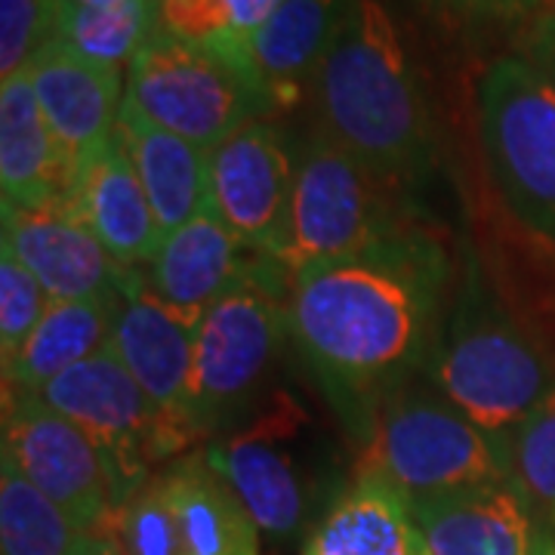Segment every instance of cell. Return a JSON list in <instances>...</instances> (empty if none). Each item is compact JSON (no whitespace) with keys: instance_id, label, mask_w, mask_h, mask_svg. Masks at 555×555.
Returning a JSON list of instances; mask_svg holds the SVG:
<instances>
[{"instance_id":"6da1fadb","label":"cell","mask_w":555,"mask_h":555,"mask_svg":"<svg viewBox=\"0 0 555 555\" xmlns=\"http://www.w3.org/2000/svg\"><path fill=\"white\" fill-rule=\"evenodd\" d=\"M451 259L423 225L291 278L287 331L343 426L367 444L383 404L429 371Z\"/></svg>"},{"instance_id":"7a4b0ae2","label":"cell","mask_w":555,"mask_h":555,"mask_svg":"<svg viewBox=\"0 0 555 555\" xmlns=\"http://www.w3.org/2000/svg\"><path fill=\"white\" fill-rule=\"evenodd\" d=\"M309 100L318 130L389 185L429 179L433 115L396 20L379 0H349Z\"/></svg>"},{"instance_id":"3957f363","label":"cell","mask_w":555,"mask_h":555,"mask_svg":"<svg viewBox=\"0 0 555 555\" xmlns=\"http://www.w3.org/2000/svg\"><path fill=\"white\" fill-rule=\"evenodd\" d=\"M429 377L503 454L521 420L553 392V371L534 339L466 259L454 306L441 324Z\"/></svg>"},{"instance_id":"277c9868","label":"cell","mask_w":555,"mask_h":555,"mask_svg":"<svg viewBox=\"0 0 555 555\" xmlns=\"http://www.w3.org/2000/svg\"><path fill=\"white\" fill-rule=\"evenodd\" d=\"M396 192V185L315 130L299 149L291 210L269 259L294 278L321 262L356 257L411 225Z\"/></svg>"},{"instance_id":"5b68a950","label":"cell","mask_w":555,"mask_h":555,"mask_svg":"<svg viewBox=\"0 0 555 555\" xmlns=\"http://www.w3.org/2000/svg\"><path fill=\"white\" fill-rule=\"evenodd\" d=\"M291 275L275 259L247 262L241 281L198 318L189 429L207 436L254 398L287 331Z\"/></svg>"},{"instance_id":"8992f818","label":"cell","mask_w":555,"mask_h":555,"mask_svg":"<svg viewBox=\"0 0 555 555\" xmlns=\"http://www.w3.org/2000/svg\"><path fill=\"white\" fill-rule=\"evenodd\" d=\"M31 396L93 438L105 463L115 513L158 476L152 473L155 466L167 463L195 438L177 420L160 414L112 346L50 379Z\"/></svg>"},{"instance_id":"52a82bcc","label":"cell","mask_w":555,"mask_h":555,"mask_svg":"<svg viewBox=\"0 0 555 555\" xmlns=\"http://www.w3.org/2000/svg\"><path fill=\"white\" fill-rule=\"evenodd\" d=\"M364 469L389 478L408 500L506 478L503 454L451 398L420 374L383 404L364 444Z\"/></svg>"},{"instance_id":"ba28073f","label":"cell","mask_w":555,"mask_h":555,"mask_svg":"<svg viewBox=\"0 0 555 555\" xmlns=\"http://www.w3.org/2000/svg\"><path fill=\"white\" fill-rule=\"evenodd\" d=\"M127 100L201 152L275 112L232 56L160 31L127 65Z\"/></svg>"},{"instance_id":"9c48e42d","label":"cell","mask_w":555,"mask_h":555,"mask_svg":"<svg viewBox=\"0 0 555 555\" xmlns=\"http://www.w3.org/2000/svg\"><path fill=\"white\" fill-rule=\"evenodd\" d=\"M478 127L506 207L555 244V83L525 56H503L478 80Z\"/></svg>"},{"instance_id":"30bf717a","label":"cell","mask_w":555,"mask_h":555,"mask_svg":"<svg viewBox=\"0 0 555 555\" xmlns=\"http://www.w3.org/2000/svg\"><path fill=\"white\" fill-rule=\"evenodd\" d=\"M83 528L112 534L115 503L93 438L31 392H7L3 454Z\"/></svg>"},{"instance_id":"8fae6325","label":"cell","mask_w":555,"mask_h":555,"mask_svg":"<svg viewBox=\"0 0 555 555\" xmlns=\"http://www.w3.org/2000/svg\"><path fill=\"white\" fill-rule=\"evenodd\" d=\"M210 210L257 257H272L291 210L297 155L269 120H254L207 152Z\"/></svg>"},{"instance_id":"7c38bea8","label":"cell","mask_w":555,"mask_h":555,"mask_svg":"<svg viewBox=\"0 0 555 555\" xmlns=\"http://www.w3.org/2000/svg\"><path fill=\"white\" fill-rule=\"evenodd\" d=\"M299 423L291 401H278L262 420L204 448L207 463L244 503L259 534L294 540L306 525V485L291 451Z\"/></svg>"},{"instance_id":"4fadbf2b","label":"cell","mask_w":555,"mask_h":555,"mask_svg":"<svg viewBox=\"0 0 555 555\" xmlns=\"http://www.w3.org/2000/svg\"><path fill=\"white\" fill-rule=\"evenodd\" d=\"M0 244H7L31 269L50 299H118L137 275L133 269L120 266L68 207H3Z\"/></svg>"},{"instance_id":"5bb4252c","label":"cell","mask_w":555,"mask_h":555,"mask_svg":"<svg viewBox=\"0 0 555 555\" xmlns=\"http://www.w3.org/2000/svg\"><path fill=\"white\" fill-rule=\"evenodd\" d=\"M198 321L152 294L145 275H133L120 294L112 327V352L155 401L160 414L189 429V386ZM192 433V429H189ZM195 436V433H192Z\"/></svg>"},{"instance_id":"9a60e30c","label":"cell","mask_w":555,"mask_h":555,"mask_svg":"<svg viewBox=\"0 0 555 555\" xmlns=\"http://www.w3.org/2000/svg\"><path fill=\"white\" fill-rule=\"evenodd\" d=\"M423 555H528L540 525L509 478L411 500Z\"/></svg>"},{"instance_id":"2e32d148","label":"cell","mask_w":555,"mask_h":555,"mask_svg":"<svg viewBox=\"0 0 555 555\" xmlns=\"http://www.w3.org/2000/svg\"><path fill=\"white\" fill-rule=\"evenodd\" d=\"M43 118L56 133L75 170L115 137L127 87L118 65L90 60L72 43L53 38L28 65Z\"/></svg>"},{"instance_id":"e0dca14e","label":"cell","mask_w":555,"mask_h":555,"mask_svg":"<svg viewBox=\"0 0 555 555\" xmlns=\"http://www.w3.org/2000/svg\"><path fill=\"white\" fill-rule=\"evenodd\" d=\"M349 0H281L272 16L225 56L257 80L272 108H294L312 93Z\"/></svg>"},{"instance_id":"ac0fdd59","label":"cell","mask_w":555,"mask_h":555,"mask_svg":"<svg viewBox=\"0 0 555 555\" xmlns=\"http://www.w3.org/2000/svg\"><path fill=\"white\" fill-rule=\"evenodd\" d=\"M65 207L100 238L120 266H149L158 254L164 241L158 217L118 130L75 170Z\"/></svg>"},{"instance_id":"d6986e66","label":"cell","mask_w":555,"mask_h":555,"mask_svg":"<svg viewBox=\"0 0 555 555\" xmlns=\"http://www.w3.org/2000/svg\"><path fill=\"white\" fill-rule=\"evenodd\" d=\"M75 164L43 118L28 72L0 80V192L3 207H65Z\"/></svg>"},{"instance_id":"ffe728a7","label":"cell","mask_w":555,"mask_h":555,"mask_svg":"<svg viewBox=\"0 0 555 555\" xmlns=\"http://www.w3.org/2000/svg\"><path fill=\"white\" fill-rule=\"evenodd\" d=\"M241 244L214 210H204L160 241L145 284L182 315L198 321L247 272Z\"/></svg>"},{"instance_id":"44dd1931","label":"cell","mask_w":555,"mask_h":555,"mask_svg":"<svg viewBox=\"0 0 555 555\" xmlns=\"http://www.w3.org/2000/svg\"><path fill=\"white\" fill-rule=\"evenodd\" d=\"M115 130L142 179L164 238L189 219L210 210L207 152H201L189 139L164 130L127 96Z\"/></svg>"},{"instance_id":"7402d4cb","label":"cell","mask_w":555,"mask_h":555,"mask_svg":"<svg viewBox=\"0 0 555 555\" xmlns=\"http://www.w3.org/2000/svg\"><path fill=\"white\" fill-rule=\"evenodd\" d=\"M302 555H423L411 500L389 478L361 466L309 534Z\"/></svg>"},{"instance_id":"603a6c76","label":"cell","mask_w":555,"mask_h":555,"mask_svg":"<svg viewBox=\"0 0 555 555\" xmlns=\"http://www.w3.org/2000/svg\"><path fill=\"white\" fill-rule=\"evenodd\" d=\"M160 478L177 516L182 555H266L257 521L204 451L177 456Z\"/></svg>"},{"instance_id":"cb8c5ba5","label":"cell","mask_w":555,"mask_h":555,"mask_svg":"<svg viewBox=\"0 0 555 555\" xmlns=\"http://www.w3.org/2000/svg\"><path fill=\"white\" fill-rule=\"evenodd\" d=\"M118 299H96V302L53 299L35 334L25 339L20 356L3 367L7 392L10 389L38 392L50 379L102 352L112 343Z\"/></svg>"},{"instance_id":"d4e9b609","label":"cell","mask_w":555,"mask_h":555,"mask_svg":"<svg viewBox=\"0 0 555 555\" xmlns=\"http://www.w3.org/2000/svg\"><path fill=\"white\" fill-rule=\"evenodd\" d=\"M0 555H120L115 534L83 528L0 456Z\"/></svg>"},{"instance_id":"484cf974","label":"cell","mask_w":555,"mask_h":555,"mask_svg":"<svg viewBox=\"0 0 555 555\" xmlns=\"http://www.w3.org/2000/svg\"><path fill=\"white\" fill-rule=\"evenodd\" d=\"M158 35V0L72 3L62 0L56 38L90 60L130 65L139 50Z\"/></svg>"},{"instance_id":"4316f807","label":"cell","mask_w":555,"mask_h":555,"mask_svg":"<svg viewBox=\"0 0 555 555\" xmlns=\"http://www.w3.org/2000/svg\"><path fill=\"white\" fill-rule=\"evenodd\" d=\"M281 0H158V31L229 53Z\"/></svg>"},{"instance_id":"83f0119b","label":"cell","mask_w":555,"mask_h":555,"mask_svg":"<svg viewBox=\"0 0 555 555\" xmlns=\"http://www.w3.org/2000/svg\"><path fill=\"white\" fill-rule=\"evenodd\" d=\"M506 478L546 525L555 518V386L503 448Z\"/></svg>"},{"instance_id":"f1b7e54d","label":"cell","mask_w":555,"mask_h":555,"mask_svg":"<svg viewBox=\"0 0 555 555\" xmlns=\"http://www.w3.org/2000/svg\"><path fill=\"white\" fill-rule=\"evenodd\" d=\"M120 555H182L179 528L160 473L112 521Z\"/></svg>"},{"instance_id":"f546056e","label":"cell","mask_w":555,"mask_h":555,"mask_svg":"<svg viewBox=\"0 0 555 555\" xmlns=\"http://www.w3.org/2000/svg\"><path fill=\"white\" fill-rule=\"evenodd\" d=\"M53 299L31 269L7 244H0V358L3 367L20 356Z\"/></svg>"},{"instance_id":"4dcf8cb0","label":"cell","mask_w":555,"mask_h":555,"mask_svg":"<svg viewBox=\"0 0 555 555\" xmlns=\"http://www.w3.org/2000/svg\"><path fill=\"white\" fill-rule=\"evenodd\" d=\"M62 0H0V80L28 72L31 60L56 38Z\"/></svg>"},{"instance_id":"1f68e13d","label":"cell","mask_w":555,"mask_h":555,"mask_svg":"<svg viewBox=\"0 0 555 555\" xmlns=\"http://www.w3.org/2000/svg\"><path fill=\"white\" fill-rule=\"evenodd\" d=\"M525 60L555 83V28H550L546 22L534 20L531 38L525 43Z\"/></svg>"},{"instance_id":"d6a6232c","label":"cell","mask_w":555,"mask_h":555,"mask_svg":"<svg viewBox=\"0 0 555 555\" xmlns=\"http://www.w3.org/2000/svg\"><path fill=\"white\" fill-rule=\"evenodd\" d=\"M543 0H476V13L473 16H506L516 20L531 10H540Z\"/></svg>"},{"instance_id":"836d02e7","label":"cell","mask_w":555,"mask_h":555,"mask_svg":"<svg viewBox=\"0 0 555 555\" xmlns=\"http://www.w3.org/2000/svg\"><path fill=\"white\" fill-rule=\"evenodd\" d=\"M528 555H555V528L553 525H540L534 537V546Z\"/></svg>"},{"instance_id":"e575fe53","label":"cell","mask_w":555,"mask_h":555,"mask_svg":"<svg viewBox=\"0 0 555 555\" xmlns=\"http://www.w3.org/2000/svg\"><path fill=\"white\" fill-rule=\"evenodd\" d=\"M433 3L451 7V10H456V13H466V16H473V13H476V0H433Z\"/></svg>"},{"instance_id":"d590c367","label":"cell","mask_w":555,"mask_h":555,"mask_svg":"<svg viewBox=\"0 0 555 555\" xmlns=\"http://www.w3.org/2000/svg\"><path fill=\"white\" fill-rule=\"evenodd\" d=\"M537 20L546 22L550 28H555V0H543V7H540V13H537Z\"/></svg>"},{"instance_id":"8d00e7d4","label":"cell","mask_w":555,"mask_h":555,"mask_svg":"<svg viewBox=\"0 0 555 555\" xmlns=\"http://www.w3.org/2000/svg\"><path fill=\"white\" fill-rule=\"evenodd\" d=\"M72 3H112V0H72Z\"/></svg>"},{"instance_id":"74e56055","label":"cell","mask_w":555,"mask_h":555,"mask_svg":"<svg viewBox=\"0 0 555 555\" xmlns=\"http://www.w3.org/2000/svg\"><path fill=\"white\" fill-rule=\"evenodd\" d=\"M550 525H553V528H555V518H553V521H550Z\"/></svg>"}]
</instances>
